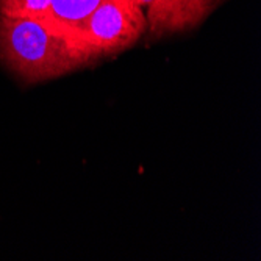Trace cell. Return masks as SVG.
Masks as SVG:
<instances>
[{"instance_id": "obj_1", "label": "cell", "mask_w": 261, "mask_h": 261, "mask_svg": "<svg viewBox=\"0 0 261 261\" xmlns=\"http://www.w3.org/2000/svg\"><path fill=\"white\" fill-rule=\"evenodd\" d=\"M0 63L22 83L36 85L86 67L70 41L38 19L0 16Z\"/></svg>"}, {"instance_id": "obj_3", "label": "cell", "mask_w": 261, "mask_h": 261, "mask_svg": "<svg viewBox=\"0 0 261 261\" xmlns=\"http://www.w3.org/2000/svg\"><path fill=\"white\" fill-rule=\"evenodd\" d=\"M224 0H155L146 10L149 39L189 32L215 11Z\"/></svg>"}, {"instance_id": "obj_6", "label": "cell", "mask_w": 261, "mask_h": 261, "mask_svg": "<svg viewBox=\"0 0 261 261\" xmlns=\"http://www.w3.org/2000/svg\"><path fill=\"white\" fill-rule=\"evenodd\" d=\"M136 2H138L142 8H146V10H147V8L155 2V0H136Z\"/></svg>"}, {"instance_id": "obj_4", "label": "cell", "mask_w": 261, "mask_h": 261, "mask_svg": "<svg viewBox=\"0 0 261 261\" xmlns=\"http://www.w3.org/2000/svg\"><path fill=\"white\" fill-rule=\"evenodd\" d=\"M103 2L105 0H50L49 11L42 22L50 30L69 38Z\"/></svg>"}, {"instance_id": "obj_5", "label": "cell", "mask_w": 261, "mask_h": 261, "mask_svg": "<svg viewBox=\"0 0 261 261\" xmlns=\"http://www.w3.org/2000/svg\"><path fill=\"white\" fill-rule=\"evenodd\" d=\"M49 5L50 0H0V16L42 20Z\"/></svg>"}, {"instance_id": "obj_2", "label": "cell", "mask_w": 261, "mask_h": 261, "mask_svg": "<svg viewBox=\"0 0 261 261\" xmlns=\"http://www.w3.org/2000/svg\"><path fill=\"white\" fill-rule=\"evenodd\" d=\"M146 33V8L136 0H105L67 39L91 66L132 49Z\"/></svg>"}]
</instances>
